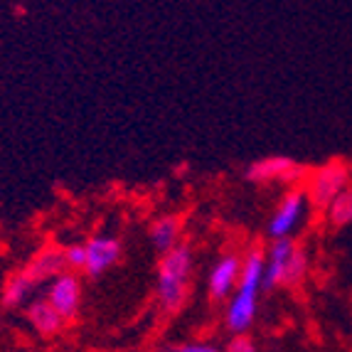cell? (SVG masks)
<instances>
[{"mask_svg":"<svg viewBox=\"0 0 352 352\" xmlns=\"http://www.w3.org/2000/svg\"><path fill=\"white\" fill-rule=\"evenodd\" d=\"M264 291V252L249 249L241 256V274L234 294L229 296L224 325L232 335H244L256 320L258 296Z\"/></svg>","mask_w":352,"mask_h":352,"instance_id":"1","label":"cell"},{"mask_svg":"<svg viewBox=\"0 0 352 352\" xmlns=\"http://www.w3.org/2000/svg\"><path fill=\"white\" fill-rule=\"evenodd\" d=\"M190 276H192V252L188 247H177L163 254L155 276V298L165 313H177L188 298Z\"/></svg>","mask_w":352,"mask_h":352,"instance_id":"2","label":"cell"},{"mask_svg":"<svg viewBox=\"0 0 352 352\" xmlns=\"http://www.w3.org/2000/svg\"><path fill=\"white\" fill-rule=\"evenodd\" d=\"M308 276V254L296 239L271 241L264 252V291L296 288Z\"/></svg>","mask_w":352,"mask_h":352,"instance_id":"3","label":"cell"},{"mask_svg":"<svg viewBox=\"0 0 352 352\" xmlns=\"http://www.w3.org/2000/svg\"><path fill=\"white\" fill-rule=\"evenodd\" d=\"M352 185V168L345 160H328V163L318 165L316 170H311V175L305 177V197L311 202V207H325L338 197L340 192H345Z\"/></svg>","mask_w":352,"mask_h":352,"instance_id":"4","label":"cell"},{"mask_svg":"<svg viewBox=\"0 0 352 352\" xmlns=\"http://www.w3.org/2000/svg\"><path fill=\"white\" fill-rule=\"evenodd\" d=\"M308 212H311V202L305 197L303 188H291L281 197V202L276 205L274 214H271L266 232H269V236L274 241L294 239L300 232V227H303Z\"/></svg>","mask_w":352,"mask_h":352,"instance_id":"5","label":"cell"},{"mask_svg":"<svg viewBox=\"0 0 352 352\" xmlns=\"http://www.w3.org/2000/svg\"><path fill=\"white\" fill-rule=\"evenodd\" d=\"M82 296H84L82 276L74 274V271L59 274V276L52 278V281L47 283V288H45V300L59 313V318H62L65 323H69V320H74V318L79 316Z\"/></svg>","mask_w":352,"mask_h":352,"instance_id":"6","label":"cell"},{"mask_svg":"<svg viewBox=\"0 0 352 352\" xmlns=\"http://www.w3.org/2000/svg\"><path fill=\"white\" fill-rule=\"evenodd\" d=\"M124 254L121 241L111 234H96L84 241V269L82 274L89 278L104 276L111 266L118 264V258Z\"/></svg>","mask_w":352,"mask_h":352,"instance_id":"7","label":"cell"},{"mask_svg":"<svg viewBox=\"0 0 352 352\" xmlns=\"http://www.w3.org/2000/svg\"><path fill=\"white\" fill-rule=\"evenodd\" d=\"M247 180L252 182H291L303 180V168L286 155H269V158L254 160L247 168Z\"/></svg>","mask_w":352,"mask_h":352,"instance_id":"8","label":"cell"},{"mask_svg":"<svg viewBox=\"0 0 352 352\" xmlns=\"http://www.w3.org/2000/svg\"><path fill=\"white\" fill-rule=\"evenodd\" d=\"M241 274V256L234 252H227L212 264L210 276H207V291L214 300H224L234 294Z\"/></svg>","mask_w":352,"mask_h":352,"instance_id":"9","label":"cell"},{"mask_svg":"<svg viewBox=\"0 0 352 352\" xmlns=\"http://www.w3.org/2000/svg\"><path fill=\"white\" fill-rule=\"evenodd\" d=\"M23 271L32 278L35 286L42 283H50L52 278H57L59 274H65L67 264H65V254L59 247H45L30 258L28 264L23 266Z\"/></svg>","mask_w":352,"mask_h":352,"instance_id":"10","label":"cell"},{"mask_svg":"<svg viewBox=\"0 0 352 352\" xmlns=\"http://www.w3.org/2000/svg\"><path fill=\"white\" fill-rule=\"evenodd\" d=\"M25 316H28V323L32 325V330L40 338H54V335H59L65 330V320L59 318V313L45 298L30 300L25 305Z\"/></svg>","mask_w":352,"mask_h":352,"instance_id":"11","label":"cell"},{"mask_svg":"<svg viewBox=\"0 0 352 352\" xmlns=\"http://www.w3.org/2000/svg\"><path fill=\"white\" fill-rule=\"evenodd\" d=\"M148 236H151V244L155 252L168 254L173 249L180 247V236H182V222L177 214H163L148 229Z\"/></svg>","mask_w":352,"mask_h":352,"instance_id":"12","label":"cell"},{"mask_svg":"<svg viewBox=\"0 0 352 352\" xmlns=\"http://www.w3.org/2000/svg\"><path fill=\"white\" fill-rule=\"evenodd\" d=\"M37 291V286L32 283V278L25 274L23 269L15 271L10 278L3 286V294H0V300L6 308H23L32 300V294Z\"/></svg>","mask_w":352,"mask_h":352,"instance_id":"13","label":"cell"},{"mask_svg":"<svg viewBox=\"0 0 352 352\" xmlns=\"http://www.w3.org/2000/svg\"><path fill=\"white\" fill-rule=\"evenodd\" d=\"M325 217H328V222L333 227H347V224H352V185L325 207Z\"/></svg>","mask_w":352,"mask_h":352,"instance_id":"14","label":"cell"},{"mask_svg":"<svg viewBox=\"0 0 352 352\" xmlns=\"http://www.w3.org/2000/svg\"><path fill=\"white\" fill-rule=\"evenodd\" d=\"M65 254V264H67V271H79L82 274L84 269V244H69V247L62 249Z\"/></svg>","mask_w":352,"mask_h":352,"instance_id":"15","label":"cell"},{"mask_svg":"<svg viewBox=\"0 0 352 352\" xmlns=\"http://www.w3.org/2000/svg\"><path fill=\"white\" fill-rule=\"evenodd\" d=\"M163 352H222L217 345H212V342H180V345H173Z\"/></svg>","mask_w":352,"mask_h":352,"instance_id":"16","label":"cell"},{"mask_svg":"<svg viewBox=\"0 0 352 352\" xmlns=\"http://www.w3.org/2000/svg\"><path fill=\"white\" fill-rule=\"evenodd\" d=\"M222 352H258V350H256V345L249 340L247 335H234Z\"/></svg>","mask_w":352,"mask_h":352,"instance_id":"17","label":"cell"}]
</instances>
